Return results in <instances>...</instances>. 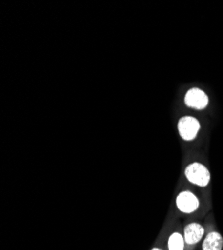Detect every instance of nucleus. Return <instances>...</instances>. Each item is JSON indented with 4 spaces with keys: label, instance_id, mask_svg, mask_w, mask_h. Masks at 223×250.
<instances>
[{
    "label": "nucleus",
    "instance_id": "f257e3e1",
    "mask_svg": "<svg viewBox=\"0 0 223 250\" xmlns=\"http://www.w3.org/2000/svg\"><path fill=\"white\" fill-rule=\"evenodd\" d=\"M187 180L199 187H206L210 182V172L205 165L199 162H193L185 168Z\"/></svg>",
    "mask_w": 223,
    "mask_h": 250
},
{
    "label": "nucleus",
    "instance_id": "f03ea898",
    "mask_svg": "<svg viewBox=\"0 0 223 250\" xmlns=\"http://www.w3.org/2000/svg\"><path fill=\"white\" fill-rule=\"evenodd\" d=\"M200 129L199 121L191 116H184L180 118L178 122V131L182 139L186 141L193 140Z\"/></svg>",
    "mask_w": 223,
    "mask_h": 250
},
{
    "label": "nucleus",
    "instance_id": "7ed1b4c3",
    "mask_svg": "<svg viewBox=\"0 0 223 250\" xmlns=\"http://www.w3.org/2000/svg\"><path fill=\"white\" fill-rule=\"evenodd\" d=\"M199 205V199L191 191H182L176 197V206L182 213H193L198 209Z\"/></svg>",
    "mask_w": 223,
    "mask_h": 250
},
{
    "label": "nucleus",
    "instance_id": "20e7f679",
    "mask_svg": "<svg viewBox=\"0 0 223 250\" xmlns=\"http://www.w3.org/2000/svg\"><path fill=\"white\" fill-rule=\"evenodd\" d=\"M184 101L186 105L191 108L203 109L208 104V96L199 88H192L187 91Z\"/></svg>",
    "mask_w": 223,
    "mask_h": 250
},
{
    "label": "nucleus",
    "instance_id": "39448f33",
    "mask_svg": "<svg viewBox=\"0 0 223 250\" xmlns=\"http://www.w3.org/2000/svg\"><path fill=\"white\" fill-rule=\"evenodd\" d=\"M204 227L199 223L192 222L185 226L183 237L187 245H195L204 236Z\"/></svg>",
    "mask_w": 223,
    "mask_h": 250
},
{
    "label": "nucleus",
    "instance_id": "423d86ee",
    "mask_svg": "<svg viewBox=\"0 0 223 250\" xmlns=\"http://www.w3.org/2000/svg\"><path fill=\"white\" fill-rule=\"evenodd\" d=\"M223 249V237L217 231L209 232L203 242H202V250H222Z\"/></svg>",
    "mask_w": 223,
    "mask_h": 250
},
{
    "label": "nucleus",
    "instance_id": "0eeeda50",
    "mask_svg": "<svg viewBox=\"0 0 223 250\" xmlns=\"http://www.w3.org/2000/svg\"><path fill=\"white\" fill-rule=\"evenodd\" d=\"M185 240L184 237L179 232H174L172 233L167 242L168 250H184L185 248Z\"/></svg>",
    "mask_w": 223,
    "mask_h": 250
},
{
    "label": "nucleus",
    "instance_id": "6e6552de",
    "mask_svg": "<svg viewBox=\"0 0 223 250\" xmlns=\"http://www.w3.org/2000/svg\"><path fill=\"white\" fill-rule=\"evenodd\" d=\"M151 250H162V249H160V248H157V247H155V248H153V249H151Z\"/></svg>",
    "mask_w": 223,
    "mask_h": 250
}]
</instances>
